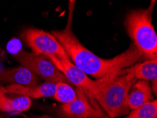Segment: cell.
I'll use <instances>...</instances> for the list:
<instances>
[{
    "instance_id": "cell-1",
    "label": "cell",
    "mask_w": 157,
    "mask_h": 118,
    "mask_svg": "<svg viewBox=\"0 0 157 118\" xmlns=\"http://www.w3.org/2000/svg\"><path fill=\"white\" fill-rule=\"evenodd\" d=\"M74 6L70 9L66 27L59 31H52L54 36L65 50L72 63L88 76L96 80L105 77H115L124 69H128L142 59V55L132 43L124 52L111 59L97 56L82 45L72 31Z\"/></svg>"
},
{
    "instance_id": "cell-2",
    "label": "cell",
    "mask_w": 157,
    "mask_h": 118,
    "mask_svg": "<svg viewBox=\"0 0 157 118\" xmlns=\"http://www.w3.org/2000/svg\"><path fill=\"white\" fill-rule=\"evenodd\" d=\"M96 81L94 99L105 115L110 118L128 115L130 109L127 105V98L132 86L137 81L133 74L125 69L115 77Z\"/></svg>"
},
{
    "instance_id": "cell-3",
    "label": "cell",
    "mask_w": 157,
    "mask_h": 118,
    "mask_svg": "<svg viewBox=\"0 0 157 118\" xmlns=\"http://www.w3.org/2000/svg\"><path fill=\"white\" fill-rule=\"evenodd\" d=\"M155 3L151 1L147 8L130 11L124 19L127 33L142 54L144 62L157 60V34L152 24Z\"/></svg>"
},
{
    "instance_id": "cell-4",
    "label": "cell",
    "mask_w": 157,
    "mask_h": 118,
    "mask_svg": "<svg viewBox=\"0 0 157 118\" xmlns=\"http://www.w3.org/2000/svg\"><path fill=\"white\" fill-rule=\"evenodd\" d=\"M12 57L20 65L29 69L38 77L43 78L45 82L55 84L64 82L72 86L65 76L53 64L51 59L46 55L20 50L17 53L13 54Z\"/></svg>"
},
{
    "instance_id": "cell-5",
    "label": "cell",
    "mask_w": 157,
    "mask_h": 118,
    "mask_svg": "<svg viewBox=\"0 0 157 118\" xmlns=\"http://www.w3.org/2000/svg\"><path fill=\"white\" fill-rule=\"evenodd\" d=\"M21 36L32 52L71 61L65 50L51 33L38 29H27Z\"/></svg>"
},
{
    "instance_id": "cell-6",
    "label": "cell",
    "mask_w": 157,
    "mask_h": 118,
    "mask_svg": "<svg viewBox=\"0 0 157 118\" xmlns=\"http://www.w3.org/2000/svg\"><path fill=\"white\" fill-rule=\"evenodd\" d=\"M48 57L51 59L57 69L65 76L73 86L82 90L94 105L99 106L94 99V93L97 87L96 81L91 79L87 74L71 61L61 59L53 56H49Z\"/></svg>"
},
{
    "instance_id": "cell-7",
    "label": "cell",
    "mask_w": 157,
    "mask_h": 118,
    "mask_svg": "<svg viewBox=\"0 0 157 118\" xmlns=\"http://www.w3.org/2000/svg\"><path fill=\"white\" fill-rule=\"evenodd\" d=\"M77 98L69 104H62L59 110L64 118H98L105 116L100 106L91 103L82 90L76 88Z\"/></svg>"
},
{
    "instance_id": "cell-8",
    "label": "cell",
    "mask_w": 157,
    "mask_h": 118,
    "mask_svg": "<svg viewBox=\"0 0 157 118\" xmlns=\"http://www.w3.org/2000/svg\"><path fill=\"white\" fill-rule=\"evenodd\" d=\"M39 78L31 70L21 65L0 69V82L30 86L39 84Z\"/></svg>"
},
{
    "instance_id": "cell-9",
    "label": "cell",
    "mask_w": 157,
    "mask_h": 118,
    "mask_svg": "<svg viewBox=\"0 0 157 118\" xmlns=\"http://www.w3.org/2000/svg\"><path fill=\"white\" fill-rule=\"evenodd\" d=\"M56 84L55 83L48 82L30 86L10 84L6 86V89L9 93L16 94L17 96H24L30 98H54Z\"/></svg>"
},
{
    "instance_id": "cell-10",
    "label": "cell",
    "mask_w": 157,
    "mask_h": 118,
    "mask_svg": "<svg viewBox=\"0 0 157 118\" xmlns=\"http://www.w3.org/2000/svg\"><path fill=\"white\" fill-rule=\"evenodd\" d=\"M152 89L147 81L137 80L129 91L127 105L129 109L134 110L147 102L153 101Z\"/></svg>"
},
{
    "instance_id": "cell-11",
    "label": "cell",
    "mask_w": 157,
    "mask_h": 118,
    "mask_svg": "<svg viewBox=\"0 0 157 118\" xmlns=\"http://www.w3.org/2000/svg\"><path fill=\"white\" fill-rule=\"evenodd\" d=\"M6 87L0 86V111L6 112H22L27 111L31 106L29 97L17 96L10 98L6 96Z\"/></svg>"
},
{
    "instance_id": "cell-12",
    "label": "cell",
    "mask_w": 157,
    "mask_h": 118,
    "mask_svg": "<svg viewBox=\"0 0 157 118\" xmlns=\"http://www.w3.org/2000/svg\"><path fill=\"white\" fill-rule=\"evenodd\" d=\"M129 72L133 74L137 80L154 81L157 80V60H149L135 64L126 69Z\"/></svg>"
},
{
    "instance_id": "cell-13",
    "label": "cell",
    "mask_w": 157,
    "mask_h": 118,
    "mask_svg": "<svg viewBox=\"0 0 157 118\" xmlns=\"http://www.w3.org/2000/svg\"><path fill=\"white\" fill-rule=\"evenodd\" d=\"M77 98L76 88L64 82H59L56 84V90L54 98L62 104H69Z\"/></svg>"
},
{
    "instance_id": "cell-14",
    "label": "cell",
    "mask_w": 157,
    "mask_h": 118,
    "mask_svg": "<svg viewBox=\"0 0 157 118\" xmlns=\"http://www.w3.org/2000/svg\"><path fill=\"white\" fill-rule=\"evenodd\" d=\"M124 118H157V99L132 110Z\"/></svg>"
},
{
    "instance_id": "cell-15",
    "label": "cell",
    "mask_w": 157,
    "mask_h": 118,
    "mask_svg": "<svg viewBox=\"0 0 157 118\" xmlns=\"http://www.w3.org/2000/svg\"><path fill=\"white\" fill-rule=\"evenodd\" d=\"M27 118H59V117H52L48 115H31V116H29Z\"/></svg>"
},
{
    "instance_id": "cell-16",
    "label": "cell",
    "mask_w": 157,
    "mask_h": 118,
    "mask_svg": "<svg viewBox=\"0 0 157 118\" xmlns=\"http://www.w3.org/2000/svg\"><path fill=\"white\" fill-rule=\"evenodd\" d=\"M152 92L154 93V95L156 96V99H157V80L154 81V82H152Z\"/></svg>"
},
{
    "instance_id": "cell-17",
    "label": "cell",
    "mask_w": 157,
    "mask_h": 118,
    "mask_svg": "<svg viewBox=\"0 0 157 118\" xmlns=\"http://www.w3.org/2000/svg\"><path fill=\"white\" fill-rule=\"evenodd\" d=\"M98 118H110V117L107 116V115H105V116H103V117H98Z\"/></svg>"
},
{
    "instance_id": "cell-18",
    "label": "cell",
    "mask_w": 157,
    "mask_h": 118,
    "mask_svg": "<svg viewBox=\"0 0 157 118\" xmlns=\"http://www.w3.org/2000/svg\"><path fill=\"white\" fill-rule=\"evenodd\" d=\"M0 118H3V117H0Z\"/></svg>"
}]
</instances>
